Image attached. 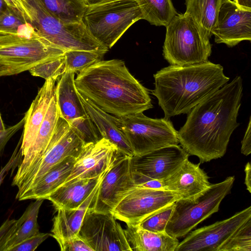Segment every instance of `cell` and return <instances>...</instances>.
<instances>
[{
  "mask_svg": "<svg viewBox=\"0 0 251 251\" xmlns=\"http://www.w3.org/2000/svg\"><path fill=\"white\" fill-rule=\"evenodd\" d=\"M243 95V81L237 76L195 106L177 131L179 143L200 163L223 157L237 122Z\"/></svg>",
  "mask_w": 251,
  "mask_h": 251,
  "instance_id": "cell-1",
  "label": "cell"
},
{
  "mask_svg": "<svg viewBox=\"0 0 251 251\" xmlns=\"http://www.w3.org/2000/svg\"><path fill=\"white\" fill-rule=\"evenodd\" d=\"M75 82L79 94L118 118L153 107L148 90L122 60L98 61L79 72Z\"/></svg>",
  "mask_w": 251,
  "mask_h": 251,
  "instance_id": "cell-2",
  "label": "cell"
},
{
  "mask_svg": "<svg viewBox=\"0 0 251 251\" xmlns=\"http://www.w3.org/2000/svg\"><path fill=\"white\" fill-rule=\"evenodd\" d=\"M156 97L166 119L189 113L227 83L223 67L209 61L163 68L153 75Z\"/></svg>",
  "mask_w": 251,
  "mask_h": 251,
  "instance_id": "cell-3",
  "label": "cell"
},
{
  "mask_svg": "<svg viewBox=\"0 0 251 251\" xmlns=\"http://www.w3.org/2000/svg\"><path fill=\"white\" fill-rule=\"evenodd\" d=\"M28 21L35 32L64 52L71 50H99L108 49L94 39L82 22L67 23L49 12L41 0H22Z\"/></svg>",
  "mask_w": 251,
  "mask_h": 251,
  "instance_id": "cell-4",
  "label": "cell"
},
{
  "mask_svg": "<svg viewBox=\"0 0 251 251\" xmlns=\"http://www.w3.org/2000/svg\"><path fill=\"white\" fill-rule=\"evenodd\" d=\"M140 20L142 13L135 0H106L88 5L82 22L92 37L109 50Z\"/></svg>",
  "mask_w": 251,
  "mask_h": 251,
  "instance_id": "cell-5",
  "label": "cell"
},
{
  "mask_svg": "<svg viewBox=\"0 0 251 251\" xmlns=\"http://www.w3.org/2000/svg\"><path fill=\"white\" fill-rule=\"evenodd\" d=\"M166 27L163 55L170 65H189L208 61L212 45L189 15L177 13Z\"/></svg>",
  "mask_w": 251,
  "mask_h": 251,
  "instance_id": "cell-6",
  "label": "cell"
},
{
  "mask_svg": "<svg viewBox=\"0 0 251 251\" xmlns=\"http://www.w3.org/2000/svg\"><path fill=\"white\" fill-rule=\"evenodd\" d=\"M64 53L35 30L28 34H0V77L28 71Z\"/></svg>",
  "mask_w": 251,
  "mask_h": 251,
  "instance_id": "cell-7",
  "label": "cell"
},
{
  "mask_svg": "<svg viewBox=\"0 0 251 251\" xmlns=\"http://www.w3.org/2000/svg\"><path fill=\"white\" fill-rule=\"evenodd\" d=\"M234 176L211 184L196 199H179L174 203L171 216L165 228L169 235L178 238L188 234L201 222L218 212L222 201L231 191Z\"/></svg>",
  "mask_w": 251,
  "mask_h": 251,
  "instance_id": "cell-8",
  "label": "cell"
},
{
  "mask_svg": "<svg viewBox=\"0 0 251 251\" xmlns=\"http://www.w3.org/2000/svg\"><path fill=\"white\" fill-rule=\"evenodd\" d=\"M119 118L134 155L179 143L177 131L169 119L151 118L143 112Z\"/></svg>",
  "mask_w": 251,
  "mask_h": 251,
  "instance_id": "cell-9",
  "label": "cell"
},
{
  "mask_svg": "<svg viewBox=\"0 0 251 251\" xmlns=\"http://www.w3.org/2000/svg\"><path fill=\"white\" fill-rule=\"evenodd\" d=\"M84 143L70 126L59 117L48 146L42 157L20 183L16 198H19L33 186L52 167L68 157L76 158Z\"/></svg>",
  "mask_w": 251,
  "mask_h": 251,
  "instance_id": "cell-10",
  "label": "cell"
},
{
  "mask_svg": "<svg viewBox=\"0 0 251 251\" xmlns=\"http://www.w3.org/2000/svg\"><path fill=\"white\" fill-rule=\"evenodd\" d=\"M180 199L170 191L135 186L127 193L111 213L116 219L126 224L137 225Z\"/></svg>",
  "mask_w": 251,
  "mask_h": 251,
  "instance_id": "cell-11",
  "label": "cell"
},
{
  "mask_svg": "<svg viewBox=\"0 0 251 251\" xmlns=\"http://www.w3.org/2000/svg\"><path fill=\"white\" fill-rule=\"evenodd\" d=\"M79 235L93 251H132L125 230L112 213L98 212L89 208Z\"/></svg>",
  "mask_w": 251,
  "mask_h": 251,
  "instance_id": "cell-12",
  "label": "cell"
},
{
  "mask_svg": "<svg viewBox=\"0 0 251 251\" xmlns=\"http://www.w3.org/2000/svg\"><path fill=\"white\" fill-rule=\"evenodd\" d=\"M131 157L118 151L100 183L89 208L96 212L111 213L127 193L135 187Z\"/></svg>",
  "mask_w": 251,
  "mask_h": 251,
  "instance_id": "cell-13",
  "label": "cell"
},
{
  "mask_svg": "<svg viewBox=\"0 0 251 251\" xmlns=\"http://www.w3.org/2000/svg\"><path fill=\"white\" fill-rule=\"evenodd\" d=\"M250 218H251V206L226 219L189 233L179 242L175 251H217L230 234Z\"/></svg>",
  "mask_w": 251,
  "mask_h": 251,
  "instance_id": "cell-14",
  "label": "cell"
},
{
  "mask_svg": "<svg viewBox=\"0 0 251 251\" xmlns=\"http://www.w3.org/2000/svg\"><path fill=\"white\" fill-rule=\"evenodd\" d=\"M189 156L180 146L171 145L131 157L133 173L164 181L173 174Z\"/></svg>",
  "mask_w": 251,
  "mask_h": 251,
  "instance_id": "cell-15",
  "label": "cell"
},
{
  "mask_svg": "<svg viewBox=\"0 0 251 251\" xmlns=\"http://www.w3.org/2000/svg\"><path fill=\"white\" fill-rule=\"evenodd\" d=\"M214 41L234 47L243 41L251 40V9L225 0L218 11L212 30Z\"/></svg>",
  "mask_w": 251,
  "mask_h": 251,
  "instance_id": "cell-16",
  "label": "cell"
},
{
  "mask_svg": "<svg viewBox=\"0 0 251 251\" xmlns=\"http://www.w3.org/2000/svg\"><path fill=\"white\" fill-rule=\"evenodd\" d=\"M118 152L117 147L104 138L96 143L84 144L63 184L99 176L110 167Z\"/></svg>",
  "mask_w": 251,
  "mask_h": 251,
  "instance_id": "cell-17",
  "label": "cell"
},
{
  "mask_svg": "<svg viewBox=\"0 0 251 251\" xmlns=\"http://www.w3.org/2000/svg\"><path fill=\"white\" fill-rule=\"evenodd\" d=\"M186 159L170 177L163 181L165 189L177 194L180 199L193 200L207 189L211 184L206 173Z\"/></svg>",
  "mask_w": 251,
  "mask_h": 251,
  "instance_id": "cell-18",
  "label": "cell"
},
{
  "mask_svg": "<svg viewBox=\"0 0 251 251\" xmlns=\"http://www.w3.org/2000/svg\"><path fill=\"white\" fill-rule=\"evenodd\" d=\"M79 99L88 116L102 137L114 144L119 152L132 157L133 151L121 127L119 118L102 110L78 92Z\"/></svg>",
  "mask_w": 251,
  "mask_h": 251,
  "instance_id": "cell-19",
  "label": "cell"
},
{
  "mask_svg": "<svg viewBox=\"0 0 251 251\" xmlns=\"http://www.w3.org/2000/svg\"><path fill=\"white\" fill-rule=\"evenodd\" d=\"M57 80L53 78L46 80L25 113V119L21 146L22 156L26 153L36 137L54 95Z\"/></svg>",
  "mask_w": 251,
  "mask_h": 251,
  "instance_id": "cell-20",
  "label": "cell"
},
{
  "mask_svg": "<svg viewBox=\"0 0 251 251\" xmlns=\"http://www.w3.org/2000/svg\"><path fill=\"white\" fill-rule=\"evenodd\" d=\"M106 171L95 178L77 179L63 184L47 199L52 202L57 210L77 208L101 180Z\"/></svg>",
  "mask_w": 251,
  "mask_h": 251,
  "instance_id": "cell-21",
  "label": "cell"
},
{
  "mask_svg": "<svg viewBox=\"0 0 251 251\" xmlns=\"http://www.w3.org/2000/svg\"><path fill=\"white\" fill-rule=\"evenodd\" d=\"M100 181L78 208L57 209V213L53 219L51 236L58 243L79 234L85 214L92 203Z\"/></svg>",
  "mask_w": 251,
  "mask_h": 251,
  "instance_id": "cell-22",
  "label": "cell"
},
{
  "mask_svg": "<svg viewBox=\"0 0 251 251\" xmlns=\"http://www.w3.org/2000/svg\"><path fill=\"white\" fill-rule=\"evenodd\" d=\"M74 73L65 71L55 87V96L60 117L69 122L87 116L75 85Z\"/></svg>",
  "mask_w": 251,
  "mask_h": 251,
  "instance_id": "cell-23",
  "label": "cell"
},
{
  "mask_svg": "<svg viewBox=\"0 0 251 251\" xmlns=\"http://www.w3.org/2000/svg\"><path fill=\"white\" fill-rule=\"evenodd\" d=\"M124 230L132 251H175L179 244L166 232H151L137 225L126 224Z\"/></svg>",
  "mask_w": 251,
  "mask_h": 251,
  "instance_id": "cell-24",
  "label": "cell"
},
{
  "mask_svg": "<svg viewBox=\"0 0 251 251\" xmlns=\"http://www.w3.org/2000/svg\"><path fill=\"white\" fill-rule=\"evenodd\" d=\"M74 157H68L48 171L39 181L18 200L47 199L63 184L70 176L75 161Z\"/></svg>",
  "mask_w": 251,
  "mask_h": 251,
  "instance_id": "cell-25",
  "label": "cell"
},
{
  "mask_svg": "<svg viewBox=\"0 0 251 251\" xmlns=\"http://www.w3.org/2000/svg\"><path fill=\"white\" fill-rule=\"evenodd\" d=\"M225 0H185V13L198 25L204 36L210 39L218 11Z\"/></svg>",
  "mask_w": 251,
  "mask_h": 251,
  "instance_id": "cell-26",
  "label": "cell"
},
{
  "mask_svg": "<svg viewBox=\"0 0 251 251\" xmlns=\"http://www.w3.org/2000/svg\"><path fill=\"white\" fill-rule=\"evenodd\" d=\"M35 200L30 203L21 217L16 220L13 234L6 243L3 251H7L13 245L40 232L37 219L44 199Z\"/></svg>",
  "mask_w": 251,
  "mask_h": 251,
  "instance_id": "cell-27",
  "label": "cell"
},
{
  "mask_svg": "<svg viewBox=\"0 0 251 251\" xmlns=\"http://www.w3.org/2000/svg\"><path fill=\"white\" fill-rule=\"evenodd\" d=\"M142 20L156 26H166L177 13L172 0H135Z\"/></svg>",
  "mask_w": 251,
  "mask_h": 251,
  "instance_id": "cell-28",
  "label": "cell"
},
{
  "mask_svg": "<svg viewBox=\"0 0 251 251\" xmlns=\"http://www.w3.org/2000/svg\"><path fill=\"white\" fill-rule=\"evenodd\" d=\"M46 9L53 16L67 23L82 22L88 5L84 0H41Z\"/></svg>",
  "mask_w": 251,
  "mask_h": 251,
  "instance_id": "cell-29",
  "label": "cell"
},
{
  "mask_svg": "<svg viewBox=\"0 0 251 251\" xmlns=\"http://www.w3.org/2000/svg\"><path fill=\"white\" fill-rule=\"evenodd\" d=\"M34 30L26 17L16 9L8 6L0 15V34H28Z\"/></svg>",
  "mask_w": 251,
  "mask_h": 251,
  "instance_id": "cell-30",
  "label": "cell"
},
{
  "mask_svg": "<svg viewBox=\"0 0 251 251\" xmlns=\"http://www.w3.org/2000/svg\"><path fill=\"white\" fill-rule=\"evenodd\" d=\"M107 52L99 50H71L64 52L65 72H80L102 60Z\"/></svg>",
  "mask_w": 251,
  "mask_h": 251,
  "instance_id": "cell-31",
  "label": "cell"
},
{
  "mask_svg": "<svg viewBox=\"0 0 251 251\" xmlns=\"http://www.w3.org/2000/svg\"><path fill=\"white\" fill-rule=\"evenodd\" d=\"M217 251H251V218L238 227Z\"/></svg>",
  "mask_w": 251,
  "mask_h": 251,
  "instance_id": "cell-32",
  "label": "cell"
},
{
  "mask_svg": "<svg viewBox=\"0 0 251 251\" xmlns=\"http://www.w3.org/2000/svg\"><path fill=\"white\" fill-rule=\"evenodd\" d=\"M68 123L84 144L96 143L103 138L88 115L74 119Z\"/></svg>",
  "mask_w": 251,
  "mask_h": 251,
  "instance_id": "cell-33",
  "label": "cell"
},
{
  "mask_svg": "<svg viewBox=\"0 0 251 251\" xmlns=\"http://www.w3.org/2000/svg\"><path fill=\"white\" fill-rule=\"evenodd\" d=\"M65 61L64 55L54 59L38 64L29 70L30 74L47 80L50 78L57 79L65 72Z\"/></svg>",
  "mask_w": 251,
  "mask_h": 251,
  "instance_id": "cell-34",
  "label": "cell"
},
{
  "mask_svg": "<svg viewBox=\"0 0 251 251\" xmlns=\"http://www.w3.org/2000/svg\"><path fill=\"white\" fill-rule=\"evenodd\" d=\"M174 203L149 216L135 225L151 232L165 233L166 226L173 212Z\"/></svg>",
  "mask_w": 251,
  "mask_h": 251,
  "instance_id": "cell-35",
  "label": "cell"
},
{
  "mask_svg": "<svg viewBox=\"0 0 251 251\" xmlns=\"http://www.w3.org/2000/svg\"><path fill=\"white\" fill-rule=\"evenodd\" d=\"M51 234L40 233L29 237L9 248L7 251H34Z\"/></svg>",
  "mask_w": 251,
  "mask_h": 251,
  "instance_id": "cell-36",
  "label": "cell"
},
{
  "mask_svg": "<svg viewBox=\"0 0 251 251\" xmlns=\"http://www.w3.org/2000/svg\"><path fill=\"white\" fill-rule=\"evenodd\" d=\"M22 134L13 153L7 163L1 168L0 171V186L3 182L5 176L12 169L18 167L22 159V150L21 148L22 142Z\"/></svg>",
  "mask_w": 251,
  "mask_h": 251,
  "instance_id": "cell-37",
  "label": "cell"
},
{
  "mask_svg": "<svg viewBox=\"0 0 251 251\" xmlns=\"http://www.w3.org/2000/svg\"><path fill=\"white\" fill-rule=\"evenodd\" d=\"M61 251H93V249L79 235L58 243Z\"/></svg>",
  "mask_w": 251,
  "mask_h": 251,
  "instance_id": "cell-38",
  "label": "cell"
},
{
  "mask_svg": "<svg viewBox=\"0 0 251 251\" xmlns=\"http://www.w3.org/2000/svg\"><path fill=\"white\" fill-rule=\"evenodd\" d=\"M132 176L136 187L167 190L165 188L163 181L151 179L133 172Z\"/></svg>",
  "mask_w": 251,
  "mask_h": 251,
  "instance_id": "cell-39",
  "label": "cell"
},
{
  "mask_svg": "<svg viewBox=\"0 0 251 251\" xmlns=\"http://www.w3.org/2000/svg\"><path fill=\"white\" fill-rule=\"evenodd\" d=\"M25 116L15 125L5 128L0 135V156L3 154L5 147L10 138L23 126L25 122Z\"/></svg>",
  "mask_w": 251,
  "mask_h": 251,
  "instance_id": "cell-40",
  "label": "cell"
},
{
  "mask_svg": "<svg viewBox=\"0 0 251 251\" xmlns=\"http://www.w3.org/2000/svg\"><path fill=\"white\" fill-rule=\"evenodd\" d=\"M16 220L8 219L0 226V251H3L4 246L9 237L10 228Z\"/></svg>",
  "mask_w": 251,
  "mask_h": 251,
  "instance_id": "cell-41",
  "label": "cell"
},
{
  "mask_svg": "<svg viewBox=\"0 0 251 251\" xmlns=\"http://www.w3.org/2000/svg\"><path fill=\"white\" fill-rule=\"evenodd\" d=\"M241 152L244 155L247 156L251 153V119L250 117L248 125L241 141Z\"/></svg>",
  "mask_w": 251,
  "mask_h": 251,
  "instance_id": "cell-42",
  "label": "cell"
},
{
  "mask_svg": "<svg viewBox=\"0 0 251 251\" xmlns=\"http://www.w3.org/2000/svg\"><path fill=\"white\" fill-rule=\"evenodd\" d=\"M8 6L18 10L23 13L28 19L27 16L24 9L22 0H4ZM29 22V21H28Z\"/></svg>",
  "mask_w": 251,
  "mask_h": 251,
  "instance_id": "cell-43",
  "label": "cell"
},
{
  "mask_svg": "<svg viewBox=\"0 0 251 251\" xmlns=\"http://www.w3.org/2000/svg\"><path fill=\"white\" fill-rule=\"evenodd\" d=\"M245 184L249 192L251 193V164L250 162H248L245 167Z\"/></svg>",
  "mask_w": 251,
  "mask_h": 251,
  "instance_id": "cell-44",
  "label": "cell"
},
{
  "mask_svg": "<svg viewBox=\"0 0 251 251\" xmlns=\"http://www.w3.org/2000/svg\"><path fill=\"white\" fill-rule=\"evenodd\" d=\"M233 1L241 8L251 9V0H233Z\"/></svg>",
  "mask_w": 251,
  "mask_h": 251,
  "instance_id": "cell-45",
  "label": "cell"
},
{
  "mask_svg": "<svg viewBox=\"0 0 251 251\" xmlns=\"http://www.w3.org/2000/svg\"><path fill=\"white\" fill-rule=\"evenodd\" d=\"M8 5L4 0H0V15L6 9Z\"/></svg>",
  "mask_w": 251,
  "mask_h": 251,
  "instance_id": "cell-46",
  "label": "cell"
},
{
  "mask_svg": "<svg viewBox=\"0 0 251 251\" xmlns=\"http://www.w3.org/2000/svg\"><path fill=\"white\" fill-rule=\"evenodd\" d=\"M88 5L89 4H92L94 3H96L98 2H100L101 1H105L106 0H84Z\"/></svg>",
  "mask_w": 251,
  "mask_h": 251,
  "instance_id": "cell-47",
  "label": "cell"
},
{
  "mask_svg": "<svg viewBox=\"0 0 251 251\" xmlns=\"http://www.w3.org/2000/svg\"><path fill=\"white\" fill-rule=\"evenodd\" d=\"M5 127L1 118V114L0 113V131H3L5 130Z\"/></svg>",
  "mask_w": 251,
  "mask_h": 251,
  "instance_id": "cell-48",
  "label": "cell"
},
{
  "mask_svg": "<svg viewBox=\"0 0 251 251\" xmlns=\"http://www.w3.org/2000/svg\"><path fill=\"white\" fill-rule=\"evenodd\" d=\"M3 130V131H4ZM3 131H0V135H1L2 134V133H3Z\"/></svg>",
  "mask_w": 251,
  "mask_h": 251,
  "instance_id": "cell-49",
  "label": "cell"
}]
</instances>
